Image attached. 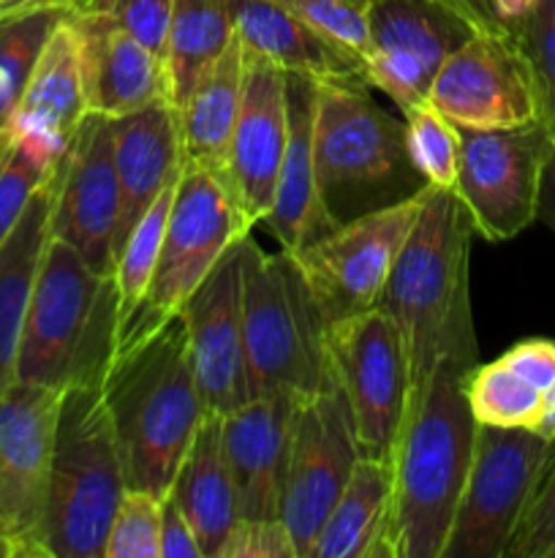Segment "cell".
<instances>
[{
    "instance_id": "cell-25",
    "label": "cell",
    "mask_w": 555,
    "mask_h": 558,
    "mask_svg": "<svg viewBox=\"0 0 555 558\" xmlns=\"http://www.w3.org/2000/svg\"><path fill=\"white\" fill-rule=\"evenodd\" d=\"M234 33L248 52L261 54L286 74L365 85L362 60L316 33L275 0H234Z\"/></svg>"
},
{
    "instance_id": "cell-16",
    "label": "cell",
    "mask_w": 555,
    "mask_h": 558,
    "mask_svg": "<svg viewBox=\"0 0 555 558\" xmlns=\"http://www.w3.org/2000/svg\"><path fill=\"white\" fill-rule=\"evenodd\" d=\"M473 31L441 0H373L365 85L384 93L400 112L424 104L444 60Z\"/></svg>"
},
{
    "instance_id": "cell-15",
    "label": "cell",
    "mask_w": 555,
    "mask_h": 558,
    "mask_svg": "<svg viewBox=\"0 0 555 558\" xmlns=\"http://www.w3.org/2000/svg\"><path fill=\"white\" fill-rule=\"evenodd\" d=\"M428 104L457 129H515L539 120L531 74L511 27L473 31L444 60Z\"/></svg>"
},
{
    "instance_id": "cell-26",
    "label": "cell",
    "mask_w": 555,
    "mask_h": 558,
    "mask_svg": "<svg viewBox=\"0 0 555 558\" xmlns=\"http://www.w3.org/2000/svg\"><path fill=\"white\" fill-rule=\"evenodd\" d=\"M166 496H172L194 526L201 556L218 558L229 529L239 518L237 494L223 452L221 414H205Z\"/></svg>"
},
{
    "instance_id": "cell-37",
    "label": "cell",
    "mask_w": 555,
    "mask_h": 558,
    "mask_svg": "<svg viewBox=\"0 0 555 558\" xmlns=\"http://www.w3.org/2000/svg\"><path fill=\"white\" fill-rule=\"evenodd\" d=\"M163 496L125 488L109 523L103 558H161Z\"/></svg>"
},
{
    "instance_id": "cell-44",
    "label": "cell",
    "mask_w": 555,
    "mask_h": 558,
    "mask_svg": "<svg viewBox=\"0 0 555 558\" xmlns=\"http://www.w3.org/2000/svg\"><path fill=\"white\" fill-rule=\"evenodd\" d=\"M539 221L547 223L555 232V147L547 158V167H544L542 174V191H539Z\"/></svg>"
},
{
    "instance_id": "cell-35",
    "label": "cell",
    "mask_w": 555,
    "mask_h": 558,
    "mask_svg": "<svg viewBox=\"0 0 555 558\" xmlns=\"http://www.w3.org/2000/svg\"><path fill=\"white\" fill-rule=\"evenodd\" d=\"M509 27L528 63L539 123L555 145V0H539L520 22Z\"/></svg>"
},
{
    "instance_id": "cell-28",
    "label": "cell",
    "mask_w": 555,
    "mask_h": 558,
    "mask_svg": "<svg viewBox=\"0 0 555 558\" xmlns=\"http://www.w3.org/2000/svg\"><path fill=\"white\" fill-rule=\"evenodd\" d=\"M245 74V47L234 38L218 54L215 63L190 87L188 98L177 107L183 156L188 167L210 169L226 180V153L234 120L239 112Z\"/></svg>"
},
{
    "instance_id": "cell-34",
    "label": "cell",
    "mask_w": 555,
    "mask_h": 558,
    "mask_svg": "<svg viewBox=\"0 0 555 558\" xmlns=\"http://www.w3.org/2000/svg\"><path fill=\"white\" fill-rule=\"evenodd\" d=\"M403 114L408 161L430 189H455L460 163V129L428 101Z\"/></svg>"
},
{
    "instance_id": "cell-24",
    "label": "cell",
    "mask_w": 555,
    "mask_h": 558,
    "mask_svg": "<svg viewBox=\"0 0 555 558\" xmlns=\"http://www.w3.org/2000/svg\"><path fill=\"white\" fill-rule=\"evenodd\" d=\"M313 109L316 82L308 76L286 74V150L278 174L275 199L264 223L288 254H299L305 245L335 229L321 207L316 185Z\"/></svg>"
},
{
    "instance_id": "cell-27",
    "label": "cell",
    "mask_w": 555,
    "mask_h": 558,
    "mask_svg": "<svg viewBox=\"0 0 555 558\" xmlns=\"http://www.w3.org/2000/svg\"><path fill=\"white\" fill-rule=\"evenodd\" d=\"M390 458L359 456L316 534L310 558H390Z\"/></svg>"
},
{
    "instance_id": "cell-31",
    "label": "cell",
    "mask_w": 555,
    "mask_h": 558,
    "mask_svg": "<svg viewBox=\"0 0 555 558\" xmlns=\"http://www.w3.org/2000/svg\"><path fill=\"white\" fill-rule=\"evenodd\" d=\"M462 390L477 425L539 430L547 414V392L522 379L501 357L495 363L473 365L462 379Z\"/></svg>"
},
{
    "instance_id": "cell-21",
    "label": "cell",
    "mask_w": 555,
    "mask_h": 558,
    "mask_svg": "<svg viewBox=\"0 0 555 558\" xmlns=\"http://www.w3.org/2000/svg\"><path fill=\"white\" fill-rule=\"evenodd\" d=\"M90 114L82 38L71 11L54 25L38 54L9 123V136L60 161L82 120Z\"/></svg>"
},
{
    "instance_id": "cell-1",
    "label": "cell",
    "mask_w": 555,
    "mask_h": 558,
    "mask_svg": "<svg viewBox=\"0 0 555 558\" xmlns=\"http://www.w3.org/2000/svg\"><path fill=\"white\" fill-rule=\"evenodd\" d=\"M473 227L452 189H428L379 305L395 319L408 363V403L444 363L479 365L468 289Z\"/></svg>"
},
{
    "instance_id": "cell-41",
    "label": "cell",
    "mask_w": 555,
    "mask_h": 558,
    "mask_svg": "<svg viewBox=\"0 0 555 558\" xmlns=\"http://www.w3.org/2000/svg\"><path fill=\"white\" fill-rule=\"evenodd\" d=\"M218 558H299L283 518H237Z\"/></svg>"
},
{
    "instance_id": "cell-4",
    "label": "cell",
    "mask_w": 555,
    "mask_h": 558,
    "mask_svg": "<svg viewBox=\"0 0 555 558\" xmlns=\"http://www.w3.org/2000/svg\"><path fill=\"white\" fill-rule=\"evenodd\" d=\"M120 330L114 276L92 270L49 232L33 281L16 352V379L33 385L101 387Z\"/></svg>"
},
{
    "instance_id": "cell-45",
    "label": "cell",
    "mask_w": 555,
    "mask_h": 558,
    "mask_svg": "<svg viewBox=\"0 0 555 558\" xmlns=\"http://www.w3.org/2000/svg\"><path fill=\"white\" fill-rule=\"evenodd\" d=\"M484 3H488V9L493 11V16L501 25H515V22H520L539 0H484Z\"/></svg>"
},
{
    "instance_id": "cell-19",
    "label": "cell",
    "mask_w": 555,
    "mask_h": 558,
    "mask_svg": "<svg viewBox=\"0 0 555 558\" xmlns=\"http://www.w3.org/2000/svg\"><path fill=\"white\" fill-rule=\"evenodd\" d=\"M286 123V71L245 49L243 98L229 140L226 183L250 227L264 221L275 199Z\"/></svg>"
},
{
    "instance_id": "cell-2",
    "label": "cell",
    "mask_w": 555,
    "mask_h": 558,
    "mask_svg": "<svg viewBox=\"0 0 555 558\" xmlns=\"http://www.w3.org/2000/svg\"><path fill=\"white\" fill-rule=\"evenodd\" d=\"M128 488L166 496L205 420L183 316L120 343L101 381Z\"/></svg>"
},
{
    "instance_id": "cell-7",
    "label": "cell",
    "mask_w": 555,
    "mask_h": 558,
    "mask_svg": "<svg viewBox=\"0 0 555 558\" xmlns=\"http://www.w3.org/2000/svg\"><path fill=\"white\" fill-rule=\"evenodd\" d=\"M125 483L123 456L101 387L63 392L49 469L47 558H103Z\"/></svg>"
},
{
    "instance_id": "cell-50",
    "label": "cell",
    "mask_w": 555,
    "mask_h": 558,
    "mask_svg": "<svg viewBox=\"0 0 555 558\" xmlns=\"http://www.w3.org/2000/svg\"><path fill=\"white\" fill-rule=\"evenodd\" d=\"M468 3H471L473 9L479 11V14H484V16H488V20H495V16H493V11L488 9V3H484V0H468ZM495 22H498V20H495Z\"/></svg>"
},
{
    "instance_id": "cell-18",
    "label": "cell",
    "mask_w": 555,
    "mask_h": 558,
    "mask_svg": "<svg viewBox=\"0 0 555 558\" xmlns=\"http://www.w3.org/2000/svg\"><path fill=\"white\" fill-rule=\"evenodd\" d=\"M207 414L250 401L243 347V240L218 259L180 311Z\"/></svg>"
},
{
    "instance_id": "cell-51",
    "label": "cell",
    "mask_w": 555,
    "mask_h": 558,
    "mask_svg": "<svg viewBox=\"0 0 555 558\" xmlns=\"http://www.w3.org/2000/svg\"><path fill=\"white\" fill-rule=\"evenodd\" d=\"M54 3H58V5H63V9H76V5H82V3H85V0H54Z\"/></svg>"
},
{
    "instance_id": "cell-46",
    "label": "cell",
    "mask_w": 555,
    "mask_h": 558,
    "mask_svg": "<svg viewBox=\"0 0 555 558\" xmlns=\"http://www.w3.org/2000/svg\"><path fill=\"white\" fill-rule=\"evenodd\" d=\"M441 3L452 5V9H455L457 14H462V16H466V20L471 22V25L477 27V31H484V27H498V25H501V22H495V20H488V16H484V14H479V11L473 9V5L468 3V0H441Z\"/></svg>"
},
{
    "instance_id": "cell-23",
    "label": "cell",
    "mask_w": 555,
    "mask_h": 558,
    "mask_svg": "<svg viewBox=\"0 0 555 558\" xmlns=\"http://www.w3.org/2000/svg\"><path fill=\"white\" fill-rule=\"evenodd\" d=\"M112 123L114 169L120 185L118 232H114V256H118L134 223L145 216L156 196L183 174L185 156L180 114L172 101L112 118Z\"/></svg>"
},
{
    "instance_id": "cell-36",
    "label": "cell",
    "mask_w": 555,
    "mask_h": 558,
    "mask_svg": "<svg viewBox=\"0 0 555 558\" xmlns=\"http://www.w3.org/2000/svg\"><path fill=\"white\" fill-rule=\"evenodd\" d=\"M60 161H52L27 142L9 136L0 153V245L5 243L33 196L54 174Z\"/></svg>"
},
{
    "instance_id": "cell-8",
    "label": "cell",
    "mask_w": 555,
    "mask_h": 558,
    "mask_svg": "<svg viewBox=\"0 0 555 558\" xmlns=\"http://www.w3.org/2000/svg\"><path fill=\"white\" fill-rule=\"evenodd\" d=\"M250 229L254 227L239 213L226 180L210 169L185 163L156 272L145 298L120 325L118 347L139 341L172 322L218 259L234 243L248 238Z\"/></svg>"
},
{
    "instance_id": "cell-9",
    "label": "cell",
    "mask_w": 555,
    "mask_h": 558,
    "mask_svg": "<svg viewBox=\"0 0 555 558\" xmlns=\"http://www.w3.org/2000/svg\"><path fill=\"white\" fill-rule=\"evenodd\" d=\"M555 439L528 428L477 425L471 466L441 558H506L542 485Z\"/></svg>"
},
{
    "instance_id": "cell-49",
    "label": "cell",
    "mask_w": 555,
    "mask_h": 558,
    "mask_svg": "<svg viewBox=\"0 0 555 558\" xmlns=\"http://www.w3.org/2000/svg\"><path fill=\"white\" fill-rule=\"evenodd\" d=\"M0 558H20V554H16L14 543H11L9 537H5L3 532H0Z\"/></svg>"
},
{
    "instance_id": "cell-40",
    "label": "cell",
    "mask_w": 555,
    "mask_h": 558,
    "mask_svg": "<svg viewBox=\"0 0 555 558\" xmlns=\"http://www.w3.org/2000/svg\"><path fill=\"white\" fill-rule=\"evenodd\" d=\"M506 558H555V450Z\"/></svg>"
},
{
    "instance_id": "cell-30",
    "label": "cell",
    "mask_w": 555,
    "mask_h": 558,
    "mask_svg": "<svg viewBox=\"0 0 555 558\" xmlns=\"http://www.w3.org/2000/svg\"><path fill=\"white\" fill-rule=\"evenodd\" d=\"M232 38L234 0H174L163 52L174 107L188 98L190 87L215 63Z\"/></svg>"
},
{
    "instance_id": "cell-47",
    "label": "cell",
    "mask_w": 555,
    "mask_h": 558,
    "mask_svg": "<svg viewBox=\"0 0 555 558\" xmlns=\"http://www.w3.org/2000/svg\"><path fill=\"white\" fill-rule=\"evenodd\" d=\"M30 5H58L54 0H0V16L14 14V11L30 9Z\"/></svg>"
},
{
    "instance_id": "cell-11",
    "label": "cell",
    "mask_w": 555,
    "mask_h": 558,
    "mask_svg": "<svg viewBox=\"0 0 555 558\" xmlns=\"http://www.w3.org/2000/svg\"><path fill=\"white\" fill-rule=\"evenodd\" d=\"M430 189V185H428ZM428 189L365 213L292 254L326 325L375 308L397 256L417 223Z\"/></svg>"
},
{
    "instance_id": "cell-43",
    "label": "cell",
    "mask_w": 555,
    "mask_h": 558,
    "mask_svg": "<svg viewBox=\"0 0 555 558\" xmlns=\"http://www.w3.org/2000/svg\"><path fill=\"white\" fill-rule=\"evenodd\" d=\"M161 558H205L194 526L172 496H163L161 501Z\"/></svg>"
},
{
    "instance_id": "cell-20",
    "label": "cell",
    "mask_w": 555,
    "mask_h": 558,
    "mask_svg": "<svg viewBox=\"0 0 555 558\" xmlns=\"http://www.w3.org/2000/svg\"><path fill=\"white\" fill-rule=\"evenodd\" d=\"M305 398L254 396L221 414L223 452L237 494L239 518H281L294 414Z\"/></svg>"
},
{
    "instance_id": "cell-39",
    "label": "cell",
    "mask_w": 555,
    "mask_h": 558,
    "mask_svg": "<svg viewBox=\"0 0 555 558\" xmlns=\"http://www.w3.org/2000/svg\"><path fill=\"white\" fill-rule=\"evenodd\" d=\"M103 11L163 60L174 0H85L71 11Z\"/></svg>"
},
{
    "instance_id": "cell-5",
    "label": "cell",
    "mask_w": 555,
    "mask_h": 558,
    "mask_svg": "<svg viewBox=\"0 0 555 558\" xmlns=\"http://www.w3.org/2000/svg\"><path fill=\"white\" fill-rule=\"evenodd\" d=\"M313 153L319 199L335 229L428 189L408 161L403 120L362 82H316Z\"/></svg>"
},
{
    "instance_id": "cell-33",
    "label": "cell",
    "mask_w": 555,
    "mask_h": 558,
    "mask_svg": "<svg viewBox=\"0 0 555 558\" xmlns=\"http://www.w3.org/2000/svg\"><path fill=\"white\" fill-rule=\"evenodd\" d=\"M177 183L180 178L174 180V183H169L166 189L156 196V202H152L145 210V216L134 223V229H131L128 238L120 245L118 256H114V287H118L120 298V325H123L125 316L139 305L147 287H150L158 256H161L163 234H166L169 213H172Z\"/></svg>"
},
{
    "instance_id": "cell-32",
    "label": "cell",
    "mask_w": 555,
    "mask_h": 558,
    "mask_svg": "<svg viewBox=\"0 0 555 558\" xmlns=\"http://www.w3.org/2000/svg\"><path fill=\"white\" fill-rule=\"evenodd\" d=\"M65 14L69 9L63 5H30L0 16V131H9L33 65Z\"/></svg>"
},
{
    "instance_id": "cell-6",
    "label": "cell",
    "mask_w": 555,
    "mask_h": 558,
    "mask_svg": "<svg viewBox=\"0 0 555 558\" xmlns=\"http://www.w3.org/2000/svg\"><path fill=\"white\" fill-rule=\"evenodd\" d=\"M326 325L297 259L243 238V347L254 396L308 398L332 379Z\"/></svg>"
},
{
    "instance_id": "cell-13",
    "label": "cell",
    "mask_w": 555,
    "mask_h": 558,
    "mask_svg": "<svg viewBox=\"0 0 555 558\" xmlns=\"http://www.w3.org/2000/svg\"><path fill=\"white\" fill-rule=\"evenodd\" d=\"M63 392L20 379L0 392V532L20 558H47L44 515Z\"/></svg>"
},
{
    "instance_id": "cell-42",
    "label": "cell",
    "mask_w": 555,
    "mask_h": 558,
    "mask_svg": "<svg viewBox=\"0 0 555 558\" xmlns=\"http://www.w3.org/2000/svg\"><path fill=\"white\" fill-rule=\"evenodd\" d=\"M501 360H504L511 371H517L522 379L531 381L533 387H539L542 392L553 396L555 341H547V338H528V341L515 343V347H511Z\"/></svg>"
},
{
    "instance_id": "cell-52",
    "label": "cell",
    "mask_w": 555,
    "mask_h": 558,
    "mask_svg": "<svg viewBox=\"0 0 555 558\" xmlns=\"http://www.w3.org/2000/svg\"><path fill=\"white\" fill-rule=\"evenodd\" d=\"M5 142H9V131H0V153H3Z\"/></svg>"
},
{
    "instance_id": "cell-29",
    "label": "cell",
    "mask_w": 555,
    "mask_h": 558,
    "mask_svg": "<svg viewBox=\"0 0 555 558\" xmlns=\"http://www.w3.org/2000/svg\"><path fill=\"white\" fill-rule=\"evenodd\" d=\"M52 196L54 174L38 189L14 232L0 245V392L16 379V352H20L33 281L49 240Z\"/></svg>"
},
{
    "instance_id": "cell-38",
    "label": "cell",
    "mask_w": 555,
    "mask_h": 558,
    "mask_svg": "<svg viewBox=\"0 0 555 558\" xmlns=\"http://www.w3.org/2000/svg\"><path fill=\"white\" fill-rule=\"evenodd\" d=\"M297 20L332 44L362 60L370 47V3L373 0H275Z\"/></svg>"
},
{
    "instance_id": "cell-14",
    "label": "cell",
    "mask_w": 555,
    "mask_h": 558,
    "mask_svg": "<svg viewBox=\"0 0 555 558\" xmlns=\"http://www.w3.org/2000/svg\"><path fill=\"white\" fill-rule=\"evenodd\" d=\"M359 456L351 412L332 376L319 392L299 401L294 414L281 518L299 558H310L316 534L346 488Z\"/></svg>"
},
{
    "instance_id": "cell-3",
    "label": "cell",
    "mask_w": 555,
    "mask_h": 558,
    "mask_svg": "<svg viewBox=\"0 0 555 558\" xmlns=\"http://www.w3.org/2000/svg\"><path fill=\"white\" fill-rule=\"evenodd\" d=\"M444 363L408 403L390 452V558H441L477 439L462 379Z\"/></svg>"
},
{
    "instance_id": "cell-48",
    "label": "cell",
    "mask_w": 555,
    "mask_h": 558,
    "mask_svg": "<svg viewBox=\"0 0 555 558\" xmlns=\"http://www.w3.org/2000/svg\"><path fill=\"white\" fill-rule=\"evenodd\" d=\"M539 434L547 436V439H555V390H553V396H550L547 414H544L542 425H539Z\"/></svg>"
},
{
    "instance_id": "cell-10",
    "label": "cell",
    "mask_w": 555,
    "mask_h": 558,
    "mask_svg": "<svg viewBox=\"0 0 555 558\" xmlns=\"http://www.w3.org/2000/svg\"><path fill=\"white\" fill-rule=\"evenodd\" d=\"M553 140L539 120L515 129H460L455 196L473 234L488 243L517 238L536 221Z\"/></svg>"
},
{
    "instance_id": "cell-22",
    "label": "cell",
    "mask_w": 555,
    "mask_h": 558,
    "mask_svg": "<svg viewBox=\"0 0 555 558\" xmlns=\"http://www.w3.org/2000/svg\"><path fill=\"white\" fill-rule=\"evenodd\" d=\"M82 38L90 112L107 118L172 101L163 60L103 11H71Z\"/></svg>"
},
{
    "instance_id": "cell-17",
    "label": "cell",
    "mask_w": 555,
    "mask_h": 558,
    "mask_svg": "<svg viewBox=\"0 0 555 558\" xmlns=\"http://www.w3.org/2000/svg\"><path fill=\"white\" fill-rule=\"evenodd\" d=\"M120 185L114 169V123L90 112L54 169L49 232L65 240L92 270L114 276Z\"/></svg>"
},
{
    "instance_id": "cell-12",
    "label": "cell",
    "mask_w": 555,
    "mask_h": 558,
    "mask_svg": "<svg viewBox=\"0 0 555 558\" xmlns=\"http://www.w3.org/2000/svg\"><path fill=\"white\" fill-rule=\"evenodd\" d=\"M332 376L343 390L362 456L390 458L408 401L400 330L381 305L332 322L326 330Z\"/></svg>"
}]
</instances>
